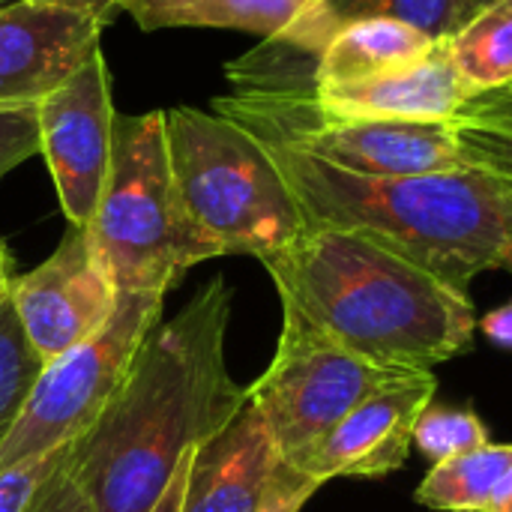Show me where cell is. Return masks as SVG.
I'll use <instances>...</instances> for the list:
<instances>
[{"label": "cell", "mask_w": 512, "mask_h": 512, "mask_svg": "<svg viewBox=\"0 0 512 512\" xmlns=\"http://www.w3.org/2000/svg\"><path fill=\"white\" fill-rule=\"evenodd\" d=\"M231 288L210 279L144 336L132 369L96 423L72 444L69 474L93 512H150L183 456L249 399L225 363Z\"/></svg>", "instance_id": "6da1fadb"}, {"label": "cell", "mask_w": 512, "mask_h": 512, "mask_svg": "<svg viewBox=\"0 0 512 512\" xmlns=\"http://www.w3.org/2000/svg\"><path fill=\"white\" fill-rule=\"evenodd\" d=\"M261 264L282 306L375 366L432 372L474 348L471 294L363 234L306 225Z\"/></svg>", "instance_id": "7a4b0ae2"}, {"label": "cell", "mask_w": 512, "mask_h": 512, "mask_svg": "<svg viewBox=\"0 0 512 512\" xmlns=\"http://www.w3.org/2000/svg\"><path fill=\"white\" fill-rule=\"evenodd\" d=\"M252 135L273 153L306 225L363 234L456 291L468 294L480 273L498 270L512 246V192L474 168L363 177L333 168L282 138Z\"/></svg>", "instance_id": "3957f363"}, {"label": "cell", "mask_w": 512, "mask_h": 512, "mask_svg": "<svg viewBox=\"0 0 512 512\" xmlns=\"http://www.w3.org/2000/svg\"><path fill=\"white\" fill-rule=\"evenodd\" d=\"M165 150L186 222L213 252L267 261L306 231V216L267 144L219 111H165Z\"/></svg>", "instance_id": "277c9868"}, {"label": "cell", "mask_w": 512, "mask_h": 512, "mask_svg": "<svg viewBox=\"0 0 512 512\" xmlns=\"http://www.w3.org/2000/svg\"><path fill=\"white\" fill-rule=\"evenodd\" d=\"M84 231L117 294H168L189 267L213 258L174 189L165 111L117 114L108 183Z\"/></svg>", "instance_id": "5b68a950"}, {"label": "cell", "mask_w": 512, "mask_h": 512, "mask_svg": "<svg viewBox=\"0 0 512 512\" xmlns=\"http://www.w3.org/2000/svg\"><path fill=\"white\" fill-rule=\"evenodd\" d=\"M408 375L348 351L306 315L282 306V336L264 375L249 387L282 459H294L324 438L360 402Z\"/></svg>", "instance_id": "8992f818"}, {"label": "cell", "mask_w": 512, "mask_h": 512, "mask_svg": "<svg viewBox=\"0 0 512 512\" xmlns=\"http://www.w3.org/2000/svg\"><path fill=\"white\" fill-rule=\"evenodd\" d=\"M162 303L165 294H117L111 318L93 336L45 363L21 420L0 444V468L72 444L96 423L162 318Z\"/></svg>", "instance_id": "52a82bcc"}, {"label": "cell", "mask_w": 512, "mask_h": 512, "mask_svg": "<svg viewBox=\"0 0 512 512\" xmlns=\"http://www.w3.org/2000/svg\"><path fill=\"white\" fill-rule=\"evenodd\" d=\"M36 123L39 156L48 165L63 216L69 225L87 228L108 183L117 123L102 48L36 105Z\"/></svg>", "instance_id": "ba28073f"}, {"label": "cell", "mask_w": 512, "mask_h": 512, "mask_svg": "<svg viewBox=\"0 0 512 512\" xmlns=\"http://www.w3.org/2000/svg\"><path fill=\"white\" fill-rule=\"evenodd\" d=\"M9 297L45 363L93 336L117 306V291L93 255L87 231L75 225L48 261L12 279Z\"/></svg>", "instance_id": "9c48e42d"}, {"label": "cell", "mask_w": 512, "mask_h": 512, "mask_svg": "<svg viewBox=\"0 0 512 512\" xmlns=\"http://www.w3.org/2000/svg\"><path fill=\"white\" fill-rule=\"evenodd\" d=\"M435 393L438 378L432 372H408L360 402L288 465L321 486L336 477L378 480L402 471L414 447L417 420L435 402Z\"/></svg>", "instance_id": "30bf717a"}, {"label": "cell", "mask_w": 512, "mask_h": 512, "mask_svg": "<svg viewBox=\"0 0 512 512\" xmlns=\"http://www.w3.org/2000/svg\"><path fill=\"white\" fill-rule=\"evenodd\" d=\"M102 27L69 9L0 3V105H39L93 51Z\"/></svg>", "instance_id": "8fae6325"}, {"label": "cell", "mask_w": 512, "mask_h": 512, "mask_svg": "<svg viewBox=\"0 0 512 512\" xmlns=\"http://www.w3.org/2000/svg\"><path fill=\"white\" fill-rule=\"evenodd\" d=\"M282 471L285 459L261 411L246 399L216 435L195 447L183 512H261Z\"/></svg>", "instance_id": "7c38bea8"}, {"label": "cell", "mask_w": 512, "mask_h": 512, "mask_svg": "<svg viewBox=\"0 0 512 512\" xmlns=\"http://www.w3.org/2000/svg\"><path fill=\"white\" fill-rule=\"evenodd\" d=\"M306 99L318 114L327 117L447 123L465 105L468 90L462 87L450 54L438 42L429 57L408 69L339 87L309 84Z\"/></svg>", "instance_id": "4fadbf2b"}, {"label": "cell", "mask_w": 512, "mask_h": 512, "mask_svg": "<svg viewBox=\"0 0 512 512\" xmlns=\"http://www.w3.org/2000/svg\"><path fill=\"white\" fill-rule=\"evenodd\" d=\"M435 39L393 21V18H357L339 24L312 63V87L357 84L378 75L408 69L435 51Z\"/></svg>", "instance_id": "5bb4252c"}, {"label": "cell", "mask_w": 512, "mask_h": 512, "mask_svg": "<svg viewBox=\"0 0 512 512\" xmlns=\"http://www.w3.org/2000/svg\"><path fill=\"white\" fill-rule=\"evenodd\" d=\"M441 45L450 54L468 96L512 84V0H492L480 6Z\"/></svg>", "instance_id": "9a60e30c"}, {"label": "cell", "mask_w": 512, "mask_h": 512, "mask_svg": "<svg viewBox=\"0 0 512 512\" xmlns=\"http://www.w3.org/2000/svg\"><path fill=\"white\" fill-rule=\"evenodd\" d=\"M512 468V444H483L465 456L432 465L414 501L435 512H489V504Z\"/></svg>", "instance_id": "2e32d148"}, {"label": "cell", "mask_w": 512, "mask_h": 512, "mask_svg": "<svg viewBox=\"0 0 512 512\" xmlns=\"http://www.w3.org/2000/svg\"><path fill=\"white\" fill-rule=\"evenodd\" d=\"M450 123L465 168L512 192V84L468 96Z\"/></svg>", "instance_id": "e0dca14e"}, {"label": "cell", "mask_w": 512, "mask_h": 512, "mask_svg": "<svg viewBox=\"0 0 512 512\" xmlns=\"http://www.w3.org/2000/svg\"><path fill=\"white\" fill-rule=\"evenodd\" d=\"M324 0H219L213 27L264 36V42L291 45L318 57Z\"/></svg>", "instance_id": "ac0fdd59"}, {"label": "cell", "mask_w": 512, "mask_h": 512, "mask_svg": "<svg viewBox=\"0 0 512 512\" xmlns=\"http://www.w3.org/2000/svg\"><path fill=\"white\" fill-rule=\"evenodd\" d=\"M357 18H393L426 33L435 42H444L471 18V12L468 0H324L321 39L327 42L339 24Z\"/></svg>", "instance_id": "d6986e66"}, {"label": "cell", "mask_w": 512, "mask_h": 512, "mask_svg": "<svg viewBox=\"0 0 512 512\" xmlns=\"http://www.w3.org/2000/svg\"><path fill=\"white\" fill-rule=\"evenodd\" d=\"M42 369L45 360L33 348L12 297L6 294L0 300V444L21 420Z\"/></svg>", "instance_id": "ffe728a7"}, {"label": "cell", "mask_w": 512, "mask_h": 512, "mask_svg": "<svg viewBox=\"0 0 512 512\" xmlns=\"http://www.w3.org/2000/svg\"><path fill=\"white\" fill-rule=\"evenodd\" d=\"M489 432L474 408H456V405H429L414 429V447L432 462H450L456 456H465L483 444H489Z\"/></svg>", "instance_id": "44dd1931"}, {"label": "cell", "mask_w": 512, "mask_h": 512, "mask_svg": "<svg viewBox=\"0 0 512 512\" xmlns=\"http://www.w3.org/2000/svg\"><path fill=\"white\" fill-rule=\"evenodd\" d=\"M75 444V441H72ZM72 444L54 447L48 453L21 459L15 465L0 468V512H27L30 504L39 498L45 483L63 468V462L72 453Z\"/></svg>", "instance_id": "7402d4cb"}, {"label": "cell", "mask_w": 512, "mask_h": 512, "mask_svg": "<svg viewBox=\"0 0 512 512\" xmlns=\"http://www.w3.org/2000/svg\"><path fill=\"white\" fill-rule=\"evenodd\" d=\"M219 0H120L141 30H168V27H213Z\"/></svg>", "instance_id": "603a6c76"}, {"label": "cell", "mask_w": 512, "mask_h": 512, "mask_svg": "<svg viewBox=\"0 0 512 512\" xmlns=\"http://www.w3.org/2000/svg\"><path fill=\"white\" fill-rule=\"evenodd\" d=\"M30 156H39L36 105H0V180Z\"/></svg>", "instance_id": "cb8c5ba5"}, {"label": "cell", "mask_w": 512, "mask_h": 512, "mask_svg": "<svg viewBox=\"0 0 512 512\" xmlns=\"http://www.w3.org/2000/svg\"><path fill=\"white\" fill-rule=\"evenodd\" d=\"M27 512H93V504L87 501V495L81 492V486L75 483V477L63 462V468L45 483V489L39 492V498L30 504Z\"/></svg>", "instance_id": "d4e9b609"}, {"label": "cell", "mask_w": 512, "mask_h": 512, "mask_svg": "<svg viewBox=\"0 0 512 512\" xmlns=\"http://www.w3.org/2000/svg\"><path fill=\"white\" fill-rule=\"evenodd\" d=\"M318 489H321V483L303 477L300 471H294V468L285 462V471H282V477H279V483H276V489H273L267 507L261 512H300L309 501H312V495H315Z\"/></svg>", "instance_id": "484cf974"}, {"label": "cell", "mask_w": 512, "mask_h": 512, "mask_svg": "<svg viewBox=\"0 0 512 512\" xmlns=\"http://www.w3.org/2000/svg\"><path fill=\"white\" fill-rule=\"evenodd\" d=\"M30 3L69 9L75 15H84V18L96 21L99 27H108L120 15V0H30Z\"/></svg>", "instance_id": "4316f807"}, {"label": "cell", "mask_w": 512, "mask_h": 512, "mask_svg": "<svg viewBox=\"0 0 512 512\" xmlns=\"http://www.w3.org/2000/svg\"><path fill=\"white\" fill-rule=\"evenodd\" d=\"M477 327L483 330V336L492 345L512 351V303L501 306V309H492L483 318H477Z\"/></svg>", "instance_id": "83f0119b"}, {"label": "cell", "mask_w": 512, "mask_h": 512, "mask_svg": "<svg viewBox=\"0 0 512 512\" xmlns=\"http://www.w3.org/2000/svg\"><path fill=\"white\" fill-rule=\"evenodd\" d=\"M195 453V450H192ZM192 453L183 456L180 468L174 471V477L168 480L165 492L159 495V501L153 504L150 512H183V495H186V480H189V462H192Z\"/></svg>", "instance_id": "f1b7e54d"}, {"label": "cell", "mask_w": 512, "mask_h": 512, "mask_svg": "<svg viewBox=\"0 0 512 512\" xmlns=\"http://www.w3.org/2000/svg\"><path fill=\"white\" fill-rule=\"evenodd\" d=\"M489 512H512V468L507 471V477L501 480L492 504H489Z\"/></svg>", "instance_id": "f546056e"}, {"label": "cell", "mask_w": 512, "mask_h": 512, "mask_svg": "<svg viewBox=\"0 0 512 512\" xmlns=\"http://www.w3.org/2000/svg\"><path fill=\"white\" fill-rule=\"evenodd\" d=\"M9 285H12V270H9V255L6 249L0 246V300L9 294Z\"/></svg>", "instance_id": "4dcf8cb0"}, {"label": "cell", "mask_w": 512, "mask_h": 512, "mask_svg": "<svg viewBox=\"0 0 512 512\" xmlns=\"http://www.w3.org/2000/svg\"><path fill=\"white\" fill-rule=\"evenodd\" d=\"M498 270H504V273H510V276H512V246H510V249H507V255L501 258Z\"/></svg>", "instance_id": "1f68e13d"}, {"label": "cell", "mask_w": 512, "mask_h": 512, "mask_svg": "<svg viewBox=\"0 0 512 512\" xmlns=\"http://www.w3.org/2000/svg\"><path fill=\"white\" fill-rule=\"evenodd\" d=\"M486 3H492V0H468V12L474 15V12H477L480 6H486Z\"/></svg>", "instance_id": "d6a6232c"}, {"label": "cell", "mask_w": 512, "mask_h": 512, "mask_svg": "<svg viewBox=\"0 0 512 512\" xmlns=\"http://www.w3.org/2000/svg\"><path fill=\"white\" fill-rule=\"evenodd\" d=\"M0 3H6V0H0Z\"/></svg>", "instance_id": "836d02e7"}]
</instances>
